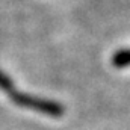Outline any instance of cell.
<instances>
[{
    "mask_svg": "<svg viewBox=\"0 0 130 130\" xmlns=\"http://www.w3.org/2000/svg\"><path fill=\"white\" fill-rule=\"evenodd\" d=\"M112 65L117 68L130 67V48H123V50L115 52L112 56Z\"/></svg>",
    "mask_w": 130,
    "mask_h": 130,
    "instance_id": "7a4b0ae2",
    "label": "cell"
},
{
    "mask_svg": "<svg viewBox=\"0 0 130 130\" xmlns=\"http://www.w3.org/2000/svg\"><path fill=\"white\" fill-rule=\"evenodd\" d=\"M8 95L11 97L14 104L20 106L23 109L35 110L41 115H47V117H52V118H61L65 113V107L55 100L30 95V94H26V92H20L17 89H14Z\"/></svg>",
    "mask_w": 130,
    "mask_h": 130,
    "instance_id": "6da1fadb",
    "label": "cell"
},
{
    "mask_svg": "<svg viewBox=\"0 0 130 130\" xmlns=\"http://www.w3.org/2000/svg\"><path fill=\"white\" fill-rule=\"evenodd\" d=\"M14 89H15V86H14L12 79H11L6 73H3V71L0 70V91L9 94V92H12Z\"/></svg>",
    "mask_w": 130,
    "mask_h": 130,
    "instance_id": "3957f363",
    "label": "cell"
}]
</instances>
